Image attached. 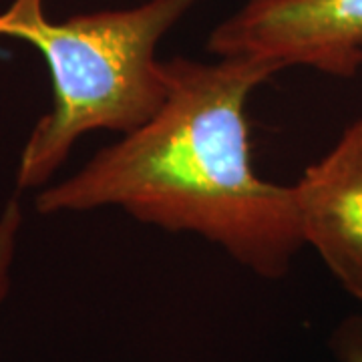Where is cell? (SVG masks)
<instances>
[{"mask_svg": "<svg viewBox=\"0 0 362 362\" xmlns=\"http://www.w3.org/2000/svg\"><path fill=\"white\" fill-rule=\"evenodd\" d=\"M168 97L141 127L37 195L42 216L115 206L165 232L197 233L266 280L284 278L304 246L292 185L256 175L250 93L280 73L270 61L163 63Z\"/></svg>", "mask_w": 362, "mask_h": 362, "instance_id": "cell-1", "label": "cell"}, {"mask_svg": "<svg viewBox=\"0 0 362 362\" xmlns=\"http://www.w3.org/2000/svg\"><path fill=\"white\" fill-rule=\"evenodd\" d=\"M197 0H149L133 8L51 21L42 0H14L0 13V37L25 40L45 59L52 107L21 151L16 187L47 185L90 131L131 133L161 109L168 77L159 40Z\"/></svg>", "mask_w": 362, "mask_h": 362, "instance_id": "cell-2", "label": "cell"}, {"mask_svg": "<svg viewBox=\"0 0 362 362\" xmlns=\"http://www.w3.org/2000/svg\"><path fill=\"white\" fill-rule=\"evenodd\" d=\"M207 49L352 77L362 65V0H247L214 28Z\"/></svg>", "mask_w": 362, "mask_h": 362, "instance_id": "cell-3", "label": "cell"}, {"mask_svg": "<svg viewBox=\"0 0 362 362\" xmlns=\"http://www.w3.org/2000/svg\"><path fill=\"white\" fill-rule=\"evenodd\" d=\"M304 244L362 302V119L292 185Z\"/></svg>", "mask_w": 362, "mask_h": 362, "instance_id": "cell-4", "label": "cell"}, {"mask_svg": "<svg viewBox=\"0 0 362 362\" xmlns=\"http://www.w3.org/2000/svg\"><path fill=\"white\" fill-rule=\"evenodd\" d=\"M23 228V209L18 197H11L0 211V304L13 286V266Z\"/></svg>", "mask_w": 362, "mask_h": 362, "instance_id": "cell-5", "label": "cell"}, {"mask_svg": "<svg viewBox=\"0 0 362 362\" xmlns=\"http://www.w3.org/2000/svg\"><path fill=\"white\" fill-rule=\"evenodd\" d=\"M330 349L338 362H362V316H350L338 324Z\"/></svg>", "mask_w": 362, "mask_h": 362, "instance_id": "cell-6", "label": "cell"}]
</instances>
